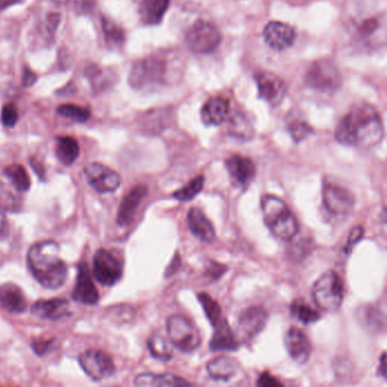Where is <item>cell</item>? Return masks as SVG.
<instances>
[{
  "label": "cell",
  "mask_w": 387,
  "mask_h": 387,
  "mask_svg": "<svg viewBox=\"0 0 387 387\" xmlns=\"http://www.w3.org/2000/svg\"><path fill=\"white\" fill-rule=\"evenodd\" d=\"M384 122L376 108L359 104L350 110L337 125L335 139L346 146L375 148L384 139Z\"/></svg>",
  "instance_id": "obj_1"
},
{
  "label": "cell",
  "mask_w": 387,
  "mask_h": 387,
  "mask_svg": "<svg viewBox=\"0 0 387 387\" xmlns=\"http://www.w3.org/2000/svg\"><path fill=\"white\" fill-rule=\"evenodd\" d=\"M27 263L34 278L42 287L58 289L67 279V267L59 258V249L55 241L47 240L31 247Z\"/></svg>",
  "instance_id": "obj_2"
},
{
  "label": "cell",
  "mask_w": 387,
  "mask_h": 387,
  "mask_svg": "<svg viewBox=\"0 0 387 387\" xmlns=\"http://www.w3.org/2000/svg\"><path fill=\"white\" fill-rule=\"evenodd\" d=\"M260 206L265 225L276 238L289 241L298 234V220L283 199L278 196L264 195Z\"/></svg>",
  "instance_id": "obj_3"
},
{
  "label": "cell",
  "mask_w": 387,
  "mask_h": 387,
  "mask_svg": "<svg viewBox=\"0 0 387 387\" xmlns=\"http://www.w3.org/2000/svg\"><path fill=\"white\" fill-rule=\"evenodd\" d=\"M313 298L322 311H335L341 307L344 298L342 279L335 271L321 275L313 287Z\"/></svg>",
  "instance_id": "obj_4"
},
{
  "label": "cell",
  "mask_w": 387,
  "mask_h": 387,
  "mask_svg": "<svg viewBox=\"0 0 387 387\" xmlns=\"http://www.w3.org/2000/svg\"><path fill=\"white\" fill-rule=\"evenodd\" d=\"M167 65L157 56L139 60L129 73V85L133 89L143 91L162 85L166 82Z\"/></svg>",
  "instance_id": "obj_5"
},
{
  "label": "cell",
  "mask_w": 387,
  "mask_h": 387,
  "mask_svg": "<svg viewBox=\"0 0 387 387\" xmlns=\"http://www.w3.org/2000/svg\"><path fill=\"white\" fill-rule=\"evenodd\" d=\"M167 332L172 346L185 353H192L199 348L201 335L190 319L172 315L167 321Z\"/></svg>",
  "instance_id": "obj_6"
},
{
  "label": "cell",
  "mask_w": 387,
  "mask_h": 387,
  "mask_svg": "<svg viewBox=\"0 0 387 387\" xmlns=\"http://www.w3.org/2000/svg\"><path fill=\"white\" fill-rule=\"evenodd\" d=\"M186 45L196 55H207L219 47L221 33L210 22L197 21L186 33Z\"/></svg>",
  "instance_id": "obj_7"
},
{
  "label": "cell",
  "mask_w": 387,
  "mask_h": 387,
  "mask_svg": "<svg viewBox=\"0 0 387 387\" xmlns=\"http://www.w3.org/2000/svg\"><path fill=\"white\" fill-rule=\"evenodd\" d=\"M323 204L328 212L337 216H348L356 205L355 195L351 190L339 183L326 181L323 185Z\"/></svg>",
  "instance_id": "obj_8"
},
{
  "label": "cell",
  "mask_w": 387,
  "mask_h": 387,
  "mask_svg": "<svg viewBox=\"0 0 387 387\" xmlns=\"http://www.w3.org/2000/svg\"><path fill=\"white\" fill-rule=\"evenodd\" d=\"M306 83L323 93H335L341 86L339 69L330 62H317L308 69Z\"/></svg>",
  "instance_id": "obj_9"
},
{
  "label": "cell",
  "mask_w": 387,
  "mask_h": 387,
  "mask_svg": "<svg viewBox=\"0 0 387 387\" xmlns=\"http://www.w3.org/2000/svg\"><path fill=\"white\" fill-rule=\"evenodd\" d=\"M93 273L99 283L111 287L122 279V263L110 251L99 249L93 258Z\"/></svg>",
  "instance_id": "obj_10"
},
{
  "label": "cell",
  "mask_w": 387,
  "mask_h": 387,
  "mask_svg": "<svg viewBox=\"0 0 387 387\" xmlns=\"http://www.w3.org/2000/svg\"><path fill=\"white\" fill-rule=\"evenodd\" d=\"M78 361L82 370L93 381H99L109 379L115 372L113 359L104 351L87 350L80 356Z\"/></svg>",
  "instance_id": "obj_11"
},
{
  "label": "cell",
  "mask_w": 387,
  "mask_h": 387,
  "mask_svg": "<svg viewBox=\"0 0 387 387\" xmlns=\"http://www.w3.org/2000/svg\"><path fill=\"white\" fill-rule=\"evenodd\" d=\"M84 172L90 186L100 194L115 192L122 183L118 172L101 163H90L89 166L85 167Z\"/></svg>",
  "instance_id": "obj_12"
},
{
  "label": "cell",
  "mask_w": 387,
  "mask_h": 387,
  "mask_svg": "<svg viewBox=\"0 0 387 387\" xmlns=\"http://www.w3.org/2000/svg\"><path fill=\"white\" fill-rule=\"evenodd\" d=\"M255 82L258 85V97L271 106H278L286 98L287 86L278 75L262 71L255 75Z\"/></svg>",
  "instance_id": "obj_13"
},
{
  "label": "cell",
  "mask_w": 387,
  "mask_h": 387,
  "mask_svg": "<svg viewBox=\"0 0 387 387\" xmlns=\"http://www.w3.org/2000/svg\"><path fill=\"white\" fill-rule=\"evenodd\" d=\"M267 322V313L260 306L247 308L238 319V335L243 341H251L260 335Z\"/></svg>",
  "instance_id": "obj_14"
},
{
  "label": "cell",
  "mask_w": 387,
  "mask_h": 387,
  "mask_svg": "<svg viewBox=\"0 0 387 387\" xmlns=\"http://www.w3.org/2000/svg\"><path fill=\"white\" fill-rule=\"evenodd\" d=\"M264 41L274 50H286L293 45L296 40V32L289 24L282 22H269L263 31Z\"/></svg>",
  "instance_id": "obj_15"
},
{
  "label": "cell",
  "mask_w": 387,
  "mask_h": 387,
  "mask_svg": "<svg viewBox=\"0 0 387 387\" xmlns=\"http://www.w3.org/2000/svg\"><path fill=\"white\" fill-rule=\"evenodd\" d=\"M284 344L290 357L297 364L304 365L309 360L311 355V341L302 330L290 328L284 337Z\"/></svg>",
  "instance_id": "obj_16"
},
{
  "label": "cell",
  "mask_w": 387,
  "mask_h": 387,
  "mask_svg": "<svg viewBox=\"0 0 387 387\" xmlns=\"http://www.w3.org/2000/svg\"><path fill=\"white\" fill-rule=\"evenodd\" d=\"M148 192V187L144 185H137L122 198V203L119 205L118 216H117V223L120 227H127L133 222L134 218L136 216L137 209L144 201Z\"/></svg>",
  "instance_id": "obj_17"
},
{
  "label": "cell",
  "mask_w": 387,
  "mask_h": 387,
  "mask_svg": "<svg viewBox=\"0 0 387 387\" xmlns=\"http://www.w3.org/2000/svg\"><path fill=\"white\" fill-rule=\"evenodd\" d=\"M225 169L231 179L240 187H248L254 181L256 175V167L249 157L234 155L225 162Z\"/></svg>",
  "instance_id": "obj_18"
},
{
  "label": "cell",
  "mask_w": 387,
  "mask_h": 387,
  "mask_svg": "<svg viewBox=\"0 0 387 387\" xmlns=\"http://www.w3.org/2000/svg\"><path fill=\"white\" fill-rule=\"evenodd\" d=\"M73 299L84 304H95L99 302L98 290L92 281L86 264H82L78 269L76 284L73 290Z\"/></svg>",
  "instance_id": "obj_19"
},
{
  "label": "cell",
  "mask_w": 387,
  "mask_h": 387,
  "mask_svg": "<svg viewBox=\"0 0 387 387\" xmlns=\"http://www.w3.org/2000/svg\"><path fill=\"white\" fill-rule=\"evenodd\" d=\"M33 315L38 318L48 319V321H58L64 318L69 314V304L65 299H49L40 300L33 304Z\"/></svg>",
  "instance_id": "obj_20"
},
{
  "label": "cell",
  "mask_w": 387,
  "mask_h": 387,
  "mask_svg": "<svg viewBox=\"0 0 387 387\" xmlns=\"http://www.w3.org/2000/svg\"><path fill=\"white\" fill-rule=\"evenodd\" d=\"M187 222L192 234L197 237L198 239L205 243H212L213 240L216 239L214 227L210 220L207 219L204 212L197 207L190 209L187 216Z\"/></svg>",
  "instance_id": "obj_21"
},
{
  "label": "cell",
  "mask_w": 387,
  "mask_h": 387,
  "mask_svg": "<svg viewBox=\"0 0 387 387\" xmlns=\"http://www.w3.org/2000/svg\"><path fill=\"white\" fill-rule=\"evenodd\" d=\"M229 101L222 97L211 98L202 108V122L206 126H219L229 115Z\"/></svg>",
  "instance_id": "obj_22"
},
{
  "label": "cell",
  "mask_w": 387,
  "mask_h": 387,
  "mask_svg": "<svg viewBox=\"0 0 387 387\" xmlns=\"http://www.w3.org/2000/svg\"><path fill=\"white\" fill-rule=\"evenodd\" d=\"M0 304L10 314H22L27 311V298L21 288L16 284L5 283L0 287Z\"/></svg>",
  "instance_id": "obj_23"
},
{
  "label": "cell",
  "mask_w": 387,
  "mask_h": 387,
  "mask_svg": "<svg viewBox=\"0 0 387 387\" xmlns=\"http://www.w3.org/2000/svg\"><path fill=\"white\" fill-rule=\"evenodd\" d=\"M136 387H194L190 381L172 374H141L135 379Z\"/></svg>",
  "instance_id": "obj_24"
},
{
  "label": "cell",
  "mask_w": 387,
  "mask_h": 387,
  "mask_svg": "<svg viewBox=\"0 0 387 387\" xmlns=\"http://www.w3.org/2000/svg\"><path fill=\"white\" fill-rule=\"evenodd\" d=\"M239 365L234 358L228 356H220L214 358L207 365L209 375L216 381H229L237 375Z\"/></svg>",
  "instance_id": "obj_25"
},
{
  "label": "cell",
  "mask_w": 387,
  "mask_h": 387,
  "mask_svg": "<svg viewBox=\"0 0 387 387\" xmlns=\"http://www.w3.org/2000/svg\"><path fill=\"white\" fill-rule=\"evenodd\" d=\"M170 0H141L139 16L146 25H157L168 10Z\"/></svg>",
  "instance_id": "obj_26"
},
{
  "label": "cell",
  "mask_w": 387,
  "mask_h": 387,
  "mask_svg": "<svg viewBox=\"0 0 387 387\" xmlns=\"http://www.w3.org/2000/svg\"><path fill=\"white\" fill-rule=\"evenodd\" d=\"M210 346L213 351H232L238 348V341L231 332L227 321L214 326V335Z\"/></svg>",
  "instance_id": "obj_27"
},
{
  "label": "cell",
  "mask_w": 387,
  "mask_h": 387,
  "mask_svg": "<svg viewBox=\"0 0 387 387\" xmlns=\"http://www.w3.org/2000/svg\"><path fill=\"white\" fill-rule=\"evenodd\" d=\"M56 155L65 166H71L80 155L78 143L71 137H59L57 141Z\"/></svg>",
  "instance_id": "obj_28"
},
{
  "label": "cell",
  "mask_w": 387,
  "mask_h": 387,
  "mask_svg": "<svg viewBox=\"0 0 387 387\" xmlns=\"http://www.w3.org/2000/svg\"><path fill=\"white\" fill-rule=\"evenodd\" d=\"M22 206L20 192L12 185L0 181V210L3 212H17Z\"/></svg>",
  "instance_id": "obj_29"
},
{
  "label": "cell",
  "mask_w": 387,
  "mask_h": 387,
  "mask_svg": "<svg viewBox=\"0 0 387 387\" xmlns=\"http://www.w3.org/2000/svg\"><path fill=\"white\" fill-rule=\"evenodd\" d=\"M148 348L151 355L157 360L169 361L174 356L171 342L162 335H151L148 341Z\"/></svg>",
  "instance_id": "obj_30"
},
{
  "label": "cell",
  "mask_w": 387,
  "mask_h": 387,
  "mask_svg": "<svg viewBox=\"0 0 387 387\" xmlns=\"http://www.w3.org/2000/svg\"><path fill=\"white\" fill-rule=\"evenodd\" d=\"M5 176H6L10 185L18 192H25L30 190V177H29L27 170L23 167L17 166V164L8 167L5 170Z\"/></svg>",
  "instance_id": "obj_31"
},
{
  "label": "cell",
  "mask_w": 387,
  "mask_h": 387,
  "mask_svg": "<svg viewBox=\"0 0 387 387\" xmlns=\"http://www.w3.org/2000/svg\"><path fill=\"white\" fill-rule=\"evenodd\" d=\"M198 300L201 302L202 307L204 309L205 315L210 321L213 328L216 325H219L222 322H225V318L222 314L221 307L219 304L211 298L206 293H199L198 295Z\"/></svg>",
  "instance_id": "obj_32"
},
{
  "label": "cell",
  "mask_w": 387,
  "mask_h": 387,
  "mask_svg": "<svg viewBox=\"0 0 387 387\" xmlns=\"http://www.w3.org/2000/svg\"><path fill=\"white\" fill-rule=\"evenodd\" d=\"M102 30H104L106 45L110 49H119L124 45L125 34L122 27L115 25L113 22L104 18L102 20Z\"/></svg>",
  "instance_id": "obj_33"
},
{
  "label": "cell",
  "mask_w": 387,
  "mask_h": 387,
  "mask_svg": "<svg viewBox=\"0 0 387 387\" xmlns=\"http://www.w3.org/2000/svg\"><path fill=\"white\" fill-rule=\"evenodd\" d=\"M204 183V177L203 176H198L195 179H192V181L187 183L186 186H183L181 190L174 192L172 197L181 202L192 201L203 190Z\"/></svg>",
  "instance_id": "obj_34"
},
{
  "label": "cell",
  "mask_w": 387,
  "mask_h": 387,
  "mask_svg": "<svg viewBox=\"0 0 387 387\" xmlns=\"http://www.w3.org/2000/svg\"><path fill=\"white\" fill-rule=\"evenodd\" d=\"M57 113L75 122H86L91 117L90 110L75 104H62L57 109Z\"/></svg>",
  "instance_id": "obj_35"
},
{
  "label": "cell",
  "mask_w": 387,
  "mask_h": 387,
  "mask_svg": "<svg viewBox=\"0 0 387 387\" xmlns=\"http://www.w3.org/2000/svg\"><path fill=\"white\" fill-rule=\"evenodd\" d=\"M231 133L240 139H251L253 135V127L248 118L245 117L243 113H237L231 118Z\"/></svg>",
  "instance_id": "obj_36"
},
{
  "label": "cell",
  "mask_w": 387,
  "mask_h": 387,
  "mask_svg": "<svg viewBox=\"0 0 387 387\" xmlns=\"http://www.w3.org/2000/svg\"><path fill=\"white\" fill-rule=\"evenodd\" d=\"M291 311L304 324H311V323L318 321L319 318V314L311 306H308L307 304L302 302H295L291 308Z\"/></svg>",
  "instance_id": "obj_37"
},
{
  "label": "cell",
  "mask_w": 387,
  "mask_h": 387,
  "mask_svg": "<svg viewBox=\"0 0 387 387\" xmlns=\"http://www.w3.org/2000/svg\"><path fill=\"white\" fill-rule=\"evenodd\" d=\"M288 129H289L290 135L293 137V141L296 143L302 142L313 132L311 126L302 120H293L288 126Z\"/></svg>",
  "instance_id": "obj_38"
},
{
  "label": "cell",
  "mask_w": 387,
  "mask_h": 387,
  "mask_svg": "<svg viewBox=\"0 0 387 387\" xmlns=\"http://www.w3.org/2000/svg\"><path fill=\"white\" fill-rule=\"evenodd\" d=\"M17 120L18 113L15 106L8 104L3 106V111H1V122H3V124L7 127H13V126H15Z\"/></svg>",
  "instance_id": "obj_39"
},
{
  "label": "cell",
  "mask_w": 387,
  "mask_h": 387,
  "mask_svg": "<svg viewBox=\"0 0 387 387\" xmlns=\"http://www.w3.org/2000/svg\"><path fill=\"white\" fill-rule=\"evenodd\" d=\"M258 387H283L281 381H279L276 377L271 375L269 372H263L260 376V379L258 381Z\"/></svg>",
  "instance_id": "obj_40"
},
{
  "label": "cell",
  "mask_w": 387,
  "mask_h": 387,
  "mask_svg": "<svg viewBox=\"0 0 387 387\" xmlns=\"http://www.w3.org/2000/svg\"><path fill=\"white\" fill-rule=\"evenodd\" d=\"M227 269H228L225 265L216 263V262H211L210 265L207 266L206 275L209 278L212 279V280H216V279L222 276Z\"/></svg>",
  "instance_id": "obj_41"
},
{
  "label": "cell",
  "mask_w": 387,
  "mask_h": 387,
  "mask_svg": "<svg viewBox=\"0 0 387 387\" xmlns=\"http://www.w3.org/2000/svg\"><path fill=\"white\" fill-rule=\"evenodd\" d=\"M363 234H364V229L361 228V227H356V228L352 229L351 234H350L349 238H348L346 248L350 249L356 244L359 243L361 238H363Z\"/></svg>",
  "instance_id": "obj_42"
},
{
  "label": "cell",
  "mask_w": 387,
  "mask_h": 387,
  "mask_svg": "<svg viewBox=\"0 0 387 387\" xmlns=\"http://www.w3.org/2000/svg\"><path fill=\"white\" fill-rule=\"evenodd\" d=\"M8 221H7L5 213L0 210V240L3 239L8 234Z\"/></svg>",
  "instance_id": "obj_43"
},
{
  "label": "cell",
  "mask_w": 387,
  "mask_h": 387,
  "mask_svg": "<svg viewBox=\"0 0 387 387\" xmlns=\"http://www.w3.org/2000/svg\"><path fill=\"white\" fill-rule=\"evenodd\" d=\"M36 76L31 69H25L23 73V85L31 86L36 83Z\"/></svg>",
  "instance_id": "obj_44"
},
{
  "label": "cell",
  "mask_w": 387,
  "mask_h": 387,
  "mask_svg": "<svg viewBox=\"0 0 387 387\" xmlns=\"http://www.w3.org/2000/svg\"><path fill=\"white\" fill-rule=\"evenodd\" d=\"M379 374L385 375L387 372V355H383L381 358V365L379 368Z\"/></svg>",
  "instance_id": "obj_45"
},
{
  "label": "cell",
  "mask_w": 387,
  "mask_h": 387,
  "mask_svg": "<svg viewBox=\"0 0 387 387\" xmlns=\"http://www.w3.org/2000/svg\"><path fill=\"white\" fill-rule=\"evenodd\" d=\"M231 387H249L248 384H247V381H238V383H236V384L232 385Z\"/></svg>",
  "instance_id": "obj_46"
},
{
  "label": "cell",
  "mask_w": 387,
  "mask_h": 387,
  "mask_svg": "<svg viewBox=\"0 0 387 387\" xmlns=\"http://www.w3.org/2000/svg\"><path fill=\"white\" fill-rule=\"evenodd\" d=\"M383 220L387 223V205L385 207L384 211H383Z\"/></svg>",
  "instance_id": "obj_47"
}]
</instances>
